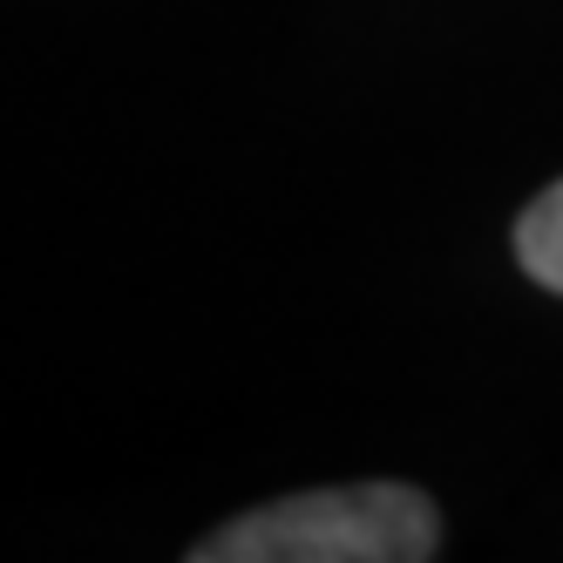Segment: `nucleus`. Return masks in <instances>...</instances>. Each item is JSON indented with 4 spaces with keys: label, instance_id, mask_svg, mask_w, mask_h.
<instances>
[{
    "label": "nucleus",
    "instance_id": "2",
    "mask_svg": "<svg viewBox=\"0 0 563 563\" xmlns=\"http://www.w3.org/2000/svg\"><path fill=\"white\" fill-rule=\"evenodd\" d=\"M516 258L537 286L563 292V184H550L537 205L516 218Z\"/></svg>",
    "mask_w": 563,
    "mask_h": 563
},
{
    "label": "nucleus",
    "instance_id": "1",
    "mask_svg": "<svg viewBox=\"0 0 563 563\" xmlns=\"http://www.w3.org/2000/svg\"><path fill=\"white\" fill-rule=\"evenodd\" d=\"M441 550V516L408 482H346L306 489L224 522L190 543V563H428Z\"/></svg>",
    "mask_w": 563,
    "mask_h": 563
}]
</instances>
